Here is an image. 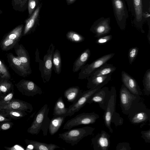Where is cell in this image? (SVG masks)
Segmentation results:
<instances>
[{
	"label": "cell",
	"mask_w": 150,
	"mask_h": 150,
	"mask_svg": "<svg viewBox=\"0 0 150 150\" xmlns=\"http://www.w3.org/2000/svg\"><path fill=\"white\" fill-rule=\"evenodd\" d=\"M49 111L48 105L45 104L37 113L28 132L32 134L37 135L42 130L43 136H47L50 120L48 116Z\"/></svg>",
	"instance_id": "obj_1"
},
{
	"label": "cell",
	"mask_w": 150,
	"mask_h": 150,
	"mask_svg": "<svg viewBox=\"0 0 150 150\" xmlns=\"http://www.w3.org/2000/svg\"><path fill=\"white\" fill-rule=\"evenodd\" d=\"M141 99L133 103L127 115L129 121L133 125L143 124L150 120V110Z\"/></svg>",
	"instance_id": "obj_2"
},
{
	"label": "cell",
	"mask_w": 150,
	"mask_h": 150,
	"mask_svg": "<svg viewBox=\"0 0 150 150\" xmlns=\"http://www.w3.org/2000/svg\"><path fill=\"white\" fill-rule=\"evenodd\" d=\"M54 50L55 46L53 43H51L46 54L43 57V60H41L40 58L38 49L35 53V61L39 63V69L44 83L49 82L51 76L53 69L52 56Z\"/></svg>",
	"instance_id": "obj_3"
},
{
	"label": "cell",
	"mask_w": 150,
	"mask_h": 150,
	"mask_svg": "<svg viewBox=\"0 0 150 150\" xmlns=\"http://www.w3.org/2000/svg\"><path fill=\"white\" fill-rule=\"evenodd\" d=\"M95 128L90 126L69 129L63 133L59 134V138L72 146L77 144L85 137L91 135Z\"/></svg>",
	"instance_id": "obj_4"
},
{
	"label": "cell",
	"mask_w": 150,
	"mask_h": 150,
	"mask_svg": "<svg viewBox=\"0 0 150 150\" xmlns=\"http://www.w3.org/2000/svg\"><path fill=\"white\" fill-rule=\"evenodd\" d=\"M105 84H103L96 87L83 91L79 98L68 108V111L64 115L66 117L71 116L79 111L87 103L90 97L97 91Z\"/></svg>",
	"instance_id": "obj_5"
},
{
	"label": "cell",
	"mask_w": 150,
	"mask_h": 150,
	"mask_svg": "<svg viewBox=\"0 0 150 150\" xmlns=\"http://www.w3.org/2000/svg\"><path fill=\"white\" fill-rule=\"evenodd\" d=\"M99 118V115L95 112L82 113L68 120L64 125L63 129L69 130L81 125L93 124Z\"/></svg>",
	"instance_id": "obj_6"
},
{
	"label": "cell",
	"mask_w": 150,
	"mask_h": 150,
	"mask_svg": "<svg viewBox=\"0 0 150 150\" xmlns=\"http://www.w3.org/2000/svg\"><path fill=\"white\" fill-rule=\"evenodd\" d=\"M114 13L117 23L122 30H125L128 12L124 0H111Z\"/></svg>",
	"instance_id": "obj_7"
},
{
	"label": "cell",
	"mask_w": 150,
	"mask_h": 150,
	"mask_svg": "<svg viewBox=\"0 0 150 150\" xmlns=\"http://www.w3.org/2000/svg\"><path fill=\"white\" fill-rule=\"evenodd\" d=\"M115 55L114 53L105 55L98 58L90 64H87L81 69L78 79H86L94 71L112 58Z\"/></svg>",
	"instance_id": "obj_8"
},
{
	"label": "cell",
	"mask_w": 150,
	"mask_h": 150,
	"mask_svg": "<svg viewBox=\"0 0 150 150\" xmlns=\"http://www.w3.org/2000/svg\"><path fill=\"white\" fill-rule=\"evenodd\" d=\"M116 97L115 88L112 86L110 90V96L105 110L104 115L105 125L111 133H113V132L111 125L112 116L115 112Z\"/></svg>",
	"instance_id": "obj_9"
},
{
	"label": "cell",
	"mask_w": 150,
	"mask_h": 150,
	"mask_svg": "<svg viewBox=\"0 0 150 150\" xmlns=\"http://www.w3.org/2000/svg\"><path fill=\"white\" fill-rule=\"evenodd\" d=\"M120 98L122 112L127 115L133 103L141 98L140 96L135 95L130 92L123 84L120 89Z\"/></svg>",
	"instance_id": "obj_10"
},
{
	"label": "cell",
	"mask_w": 150,
	"mask_h": 150,
	"mask_svg": "<svg viewBox=\"0 0 150 150\" xmlns=\"http://www.w3.org/2000/svg\"><path fill=\"white\" fill-rule=\"evenodd\" d=\"M110 17H101L96 21L91 26L90 30L95 34L94 37L99 38L106 35L110 32Z\"/></svg>",
	"instance_id": "obj_11"
},
{
	"label": "cell",
	"mask_w": 150,
	"mask_h": 150,
	"mask_svg": "<svg viewBox=\"0 0 150 150\" xmlns=\"http://www.w3.org/2000/svg\"><path fill=\"white\" fill-rule=\"evenodd\" d=\"M42 5V3H40L32 15L25 21L23 36L34 32L39 25L40 13Z\"/></svg>",
	"instance_id": "obj_12"
},
{
	"label": "cell",
	"mask_w": 150,
	"mask_h": 150,
	"mask_svg": "<svg viewBox=\"0 0 150 150\" xmlns=\"http://www.w3.org/2000/svg\"><path fill=\"white\" fill-rule=\"evenodd\" d=\"M110 94V90L107 87H102L96 92L89 98L87 103H98L102 110H105Z\"/></svg>",
	"instance_id": "obj_13"
},
{
	"label": "cell",
	"mask_w": 150,
	"mask_h": 150,
	"mask_svg": "<svg viewBox=\"0 0 150 150\" xmlns=\"http://www.w3.org/2000/svg\"><path fill=\"white\" fill-rule=\"evenodd\" d=\"M110 135L105 131L101 130L91 139L94 150H108L110 144Z\"/></svg>",
	"instance_id": "obj_14"
},
{
	"label": "cell",
	"mask_w": 150,
	"mask_h": 150,
	"mask_svg": "<svg viewBox=\"0 0 150 150\" xmlns=\"http://www.w3.org/2000/svg\"><path fill=\"white\" fill-rule=\"evenodd\" d=\"M121 79L123 84L131 93L140 96L142 95V93L136 81L125 71H122Z\"/></svg>",
	"instance_id": "obj_15"
},
{
	"label": "cell",
	"mask_w": 150,
	"mask_h": 150,
	"mask_svg": "<svg viewBox=\"0 0 150 150\" xmlns=\"http://www.w3.org/2000/svg\"><path fill=\"white\" fill-rule=\"evenodd\" d=\"M8 62L11 67L15 69V71L16 70L21 76L25 77L31 73L26 68L17 57L12 54H8Z\"/></svg>",
	"instance_id": "obj_16"
},
{
	"label": "cell",
	"mask_w": 150,
	"mask_h": 150,
	"mask_svg": "<svg viewBox=\"0 0 150 150\" xmlns=\"http://www.w3.org/2000/svg\"><path fill=\"white\" fill-rule=\"evenodd\" d=\"M133 5L135 13L134 23L135 26L142 33L144 31L142 29L143 6L142 0H133Z\"/></svg>",
	"instance_id": "obj_17"
},
{
	"label": "cell",
	"mask_w": 150,
	"mask_h": 150,
	"mask_svg": "<svg viewBox=\"0 0 150 150\" xmlns=\"http://www.w3.org/2000/svg\"><path fill=\"white\" fill-rule=\"evenodd\" d=\"M111 74L98 76H90L86 79L88 80L86 87L88 89L94 88L103 84H106L111 79Z\"/></svg>",
	"instance_id": "obj_18"
},
{
	"label": "cell",
	"mask_w": 150,
	"mask_h": 150,
	"mask_svg": "<svg viewBox=\"0 0 150 150\" xmlns=\"http://www.w3.org/2000/svg\"><path fill=\"white\" fill-rule=\"evenodd\" d=\"M20 86L30 96H33L37 94L41 95L42 93L41 88L31 81L23 79L20 81Z\"/></svg>",
	"instance_id": "obj_19"
},
{
	"label": "cell",
	"mask_w": 150,
	"mask_h": 150,
	"mask_svg": "<svg viewBox=\"0 0 150 150\" xmlns=\"http://www.w3.org/2000/svg\"><path fill=\"white\" fill-rule=\"evenodd\" d=\"M15 52L17 56V58L26 68L32 73L30 67V57L27 51L22 45H20L18 48L15 49Z\"/></svg>",
	"instance_id": "obj_20"
},
{
	"label": "cell",
	"mask_w": 150,
	"mask_h": 150,
	"mask_svg": "<svg viewBox=\"0 0 150 150\" xmlns=\"http://www.w3.org/2000/svg\"><path fill=\"white\" fill-rule=\"evenodd\" d=\"M91 55V51L87 48L83 52L74 62L72 70L73 72H77L85 65Z\"/></svg>",
	"instance_id": "obj_21"
},
{
	"label": "cell",
	"mask_w": 150,
	"mask_h": 150,
	"mask_svg": "<svg viewBox=\"0 0 150 150\" xmlns=\"http://www.w3.org/2000/svg\"><path fill=\"white\" fill-rule=\"evenodd\" d=\"M66 117L64 115L54 116L50 120L48 130L51 135H54L57 132L64 123Z\"/></svg>",
	"instance_id": "obj_22"
},
{
	"label": "cell",
	"mask_w": 150,
	"mask_h": 150,
	"mask_svg": "<svg viewBox=\"0 0 150 150\" xmlns=\"http://www.w3.org/2000/svg\"><path fill=\"white\" fill-rule=\"evenodd\" d=\"M82 92L79 87L72 86L65 91L64 96L68 102L73 103L79 98Z\"/></svg>",
	"instance_id": "obj_23"
},
{
	"label": "cell",
	"mask_w": 150,
	"mask_h": 150,
	"mask_svg": "<svg viewBox=\"0 0 150 150\" xmlns=\"http://www.w3.org/2000/svg\"><path fill=\"white\" fill-rule=\"evenodd\" d=\"M27 143L31 145L34 149L37 150H54L60 148L58 146L53 144H47L33 140L27 141Z\"/></svg>",
	"instance_id": "obj_24"
},
{
	"label": "cell",
	"mask_w": 150,
	"mask_h": 150,
	"mask_svg": "<svg viewBox=\"0 0 150 150\" xmlns=\"http://www.w3.org/2000/svg\"><path fill=\"white\" fill-rule=\"evenodd\" d=\"M116 69L112 64L106 63L94 71L90 76H98L112 74Z\"/></svg>",
	"instance_id": "obj_25"
},
{
	"label": "cell",
	"mask_w": 150,
	"mask_h": 150,
	"mask_svg": "<svg viewBox=\"0 0 150 150\" xmlns=\"http://www.w3.org/2000/svg\"><path fill=\"white\" fill-rule=\"evenodd\" d=\"M68 109V108L65 106L62 97L61 96L55 103L53 115L54 116L64 115L67 112Z\"/></svg>",
	"instance_id": "obj_26"
},
{
	"label": "cell",
	"mask_w": 150,
	"mask_h": 150,
	"mask_svg": "<svg viewBox=\"0 0 150 150\" xmlns=\"http://www.w3.org/2000/svg\"><path fill=\"white\" fill-rule=\"evenodd\" d=\"M52 69L57 74H60L61 71L62 61L60 53L57 49L54 51L52 56Z\"/></svg>",
	"instance_id": "obj_27"
},
{
	"label": "cell",
	"mask_w": 150,
	"mask_h": 150,
	"mask_svg": "<svg viewBox=\"0 0 150 150\" xmlns=\"http://www.w3.org/2000/svg\"><path fill=\"white\" fill-rule=\"evenodd\" d=\"M24 27L23 24L18 25L8 33L5 38L18 41L22 34Z\"/></svg>",
	"instance_id": "obj_28"
},
{
	"label": "cell",
	"mask_w": 150,
	"mask_h": 150,
	"mask_svg": "<svg viewBox=\"0 0 150 150\" xmlns=\"http://www.w3.org/2000/svg\"><path fill=\"white\" fill-rule=\"evenodd\" d=\"M28 0H12L11 5L16 11L23 12L28 8Z\"/></svg>",
	"instance_id": "obj_29"
},
{
	"label": "cell",
	"mask_w": 150,
	"mask_h": 150,
	"mask_svg": "<svg viewBox=\"0 0 150 150\" xmlns=\"http://www.w3.org/2000/svg\"><path fill=\"white\" fill-rule=\"evenodd\" d=\"M67 39L75 43H79L83 41L85 38L81 35L72 30L69 31L66 34Z\"/></svg>",
	"instance_id": "obj_30"
},
{
	"label": "cell",
	"mask_w": 150,
	"mask_h": 150,
	"mask_svg": "<svg viewBox=\"0 0 150 150\" xmlns=\"http://www.w3.org/2000/svg\"><path fill=\"white\" fill-rule=\"evenodd\" d=\"M144 87L143 91L145 95L149 96L150 94V69L147 70L144 74L143 80Z\"/></svg>",
	"instance_id": "obj_31"
},
{
	"label": "cell",
	"mask_w": 150,
	"mask_h": 150,
	"mask_svg": "<svg viewBox=\"0 0 150 150\" xmlns=\"http://www.w3.org/2000/svg\"><path fill=\"white\" fill-rule=\"evenodd\" d=\"M18 41L5 38L1 42V48L3 50L8 51L14 47Z\"/></svg>",
	"instance_id": "obj_32"
},
{
	"label": "cell",
	"mask_w": 150,
	"mask_h": 150,
	"mask_svg": "<svg viewBox=\"0 0 150 150\" xmlns=\"http://www.w3.org/2000/svg\"><path fill=\"white\" fill-rule=\"evenodd\" d=\"M41 0H28V17L30 16L34 12Z\"/></svg>",
	"instance_id": "obj_33"
},
{
	"label": "cell",
	"mask_w": 150,
	"mask_h": 150,
	"mask_svg": "<svg viewBox=\"0 0 150 150\" xmlns=\"http://www.w3.org/2000/svg\"><path fill=\"white\" fill-rule=\"evenodd\" d=\"M138 52L139 48L136 47H132L129 50L128 56L130 64H132L135 60Z\"/></svg>",
	"instance_id": "obj_34"
},
{
	"label": "cell",
	"mask_w": 150,
	"mask_h": 150,
	"mask_svg": "<svg viewBox=\"0 0 150 150\" xmlns=\"http://www.w3.org/2000/svg\"><path fill=\"white\" fill-rule=\"evenodd\" d=\"M0 74L1 78L8 79L10 78V75L5 65L0 60Z\"/></svg>",
	"instance_id": "obj_35"
},
{
	"label": "cell",
	"mask_w": 150,
	"mask_h": 150,
	"mask_svg": "<svg viewBox=\"0 0 150 150\" xmlns=\"http://www.w3.org/2000/svg\"><path fill=\"white\" fill-rule=\"evenodd\" d=\"M112 38V35H106L98 38L96 40V43L100 45L105 44L110 41Z\"/></svg>",
	"instance_id": "obj_36"
},
{
	"label": "cell",
	"mask_w": 150,
	"mask_h": 150,
	"mask_svg": "<svg viewBox=\"0 0 150 150\" xmlns=\"http://www.w3.org/2000/svg\"><path fill=\"white\" fill-rule=\"evenodd\" d=\"M116 149L117 150H130L131 147L129 143L126 142L120 143L117 145Z\"/></svg>",
	"instance_id": "obj_37"
},
{
	"label": "cell",
	"mask_w": 150,
	"mask_h": 150,
	"mask_svg": "<svg viewBox=\"0 0 150 150\" xmlns=\"http://www.w3.org/2000/svg\"><path fill=\"white\" fill-rule=\"evenodd\" d=\"M141 137L144 140L146 143H150V129L146 131H142Z\"/></svg>",
	"instance_id": "obj_38"
},
{
	"label": "cell",
	"mask_w": 150,
	"mask_h": 150,
	"mask_svg": "<svg viewBox=\"0 0 150 150\" xmlns=\"http://www.w3.org/2000/svg\"><path fill=\"white\" fill-rule=\"evenodd\" d=\"M11 86V84L6 81L3 82L0 84V91L3 92H6Z\"/></svg>",
	"instance_id": "obj_39"
},
{
	"label": "cell",
	"mask_w": 150,
	"mask_h": 150,
	"mask_svg": "<svg viewBox=\"0 0 150 150\" xmlns=\"http://www.w3.org/2000/svg\"><path fill=\"white\" fill-rule=\"evenodd\" d=\"M11 106L13 108L16 109L20 107V104L18 102H14L12 103Z\"/></svg>",
	"instance_id": "obj_40"
},
{
	"label": "cell",
	"mask_w": 150,
	"mask_h": 150,
	"mask_svg": "<svg viewBox=\"0 0 150 150\" xmlns=\"http://www.w3.org/2000/svg\"><path fill=\"white\" fill-rule=\"evenodd\" d=\"M10 127L9 124L5 123L3 124L1 126V128L3 130H6L8 129Z\"/></svg>",
	"instance_id": "obj_41"
},
{
	"label": "cell",
	"mask_w": 150,
	"mask_h": 150,
	"mask_svg": "<svg viewBox=\"0 0 150 150\" xmlns=\"http://www.w3.org/2000/svg\"><path fill=\"white\" fill-rule=\"evenodd\" d=\"M13 94L10 93L8 94L4 98V100L5 101H8L11 100L12 98Z\"/></svg>",
	"instance_id": "obj_42"
},
{
	"label": "cell",
	"mask_w": 150,
	"mask_h": 150,
	"mask_svg": "<svg viewBox=\"0 0 150 150\" xmlns=\"http://www.w3.org/2000/svg\"><path fill=\"white\" fill-rule=\"evenodd\" d=\"M67 5H69L74 3L76 0H66Z\"/></svg>",
	"instance_id": "obj_43"
},
{
	"label": "cell",
	"mask_w": 150,
	"mask_h": 150,
	"mask_svg": "<svg viewBox=\"0 0 150 150\" xmlns=\"http://www.w3.org/2000/svg\"><path fill=\"white\" fill-rule=\"evenodd\" d=\"M150 16V15L149 13H143V17H144V18H149Z\"/></svg>",
	"instance_id": "obj_44"
},
{
	"label": "cell",
	"mask_w": 150,
	"mask_h": 150,
	"mask_svg": "<svg viewBox=\"0 0 150 150\" xmlns=\"http://www.w3.org/2000/svg\"><path fill=\"white\" fill-rule=\"evenodd\" d=\"M14 148L16 150H23V149L21 147L18 145H16L14 146Z\"/></svg>",
	"instance_id": "obj_45"
},
{
	"label": "cell",
	"mask_w": 150,
	"mask_h": 150,
	"mask_svg": "<svg viewBox=\"0 0 150 150\" xmlns=\"http://www.w3.org/2000/svg\"><path fill=\"white\" fill-rule=\"evenodd\" d=\"M12 114L13 115L16 117H19L20 116V114L17 112H13L12 113Z\"/></svg>",
	"instance_id": "obj_46"
},
{
	"label": "cell",
	"mask_w": 150,
	"mask_h": 150,
	"mask_svg": "<svg viewBox=\"0 0 150 150\" xmlns=\"http://www.w3.org/2000/svg\"><path fill=\"white\" fill-rule=\"evenodd\" d=\"M4 117L2 116H0V121H2L4 120Z\"/></svg>",
	"instance_id": "obj_47"
},
{
	"label": "cell",
	"mask_w": 150,
	"mask_h": 150,
	"mask_svg": "<svg viewBox=\"0 0 150 150\" xmlns=\"http://www.w3.org/2000/svg\"><path fill=\"white\" fill-rule=\"evenodd\" d=\"M2 13V11L0 9V15Z\"/></svg>",
	"instance_id": "obj_48"
}]
</instances>
